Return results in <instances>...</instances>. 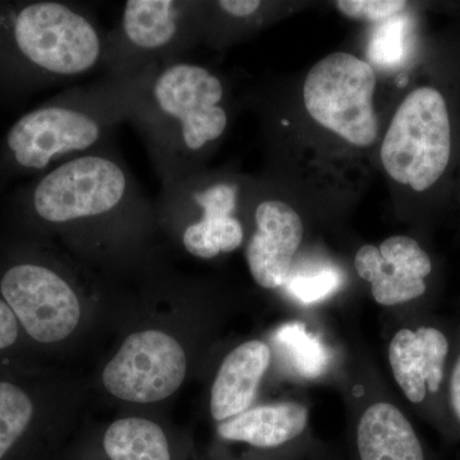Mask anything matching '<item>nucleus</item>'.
<instances>
[{"label":"nucleus","mask_w":460,"mask_h":460,"mask_svg":"<svg viewBox=\"0 0 460 460\" xmlns=\"http://www.w3.org/2000/svg\"><path fill=\"white\" fill-rule=\"evenodd\" d=\"M11 201L26 226L65 234L80 246L133 244L157 224L155 204L115 142L33 178Z\"/></svg>","instance_id":"1"},{"label":"nucleus","mask_w":460,"mask_h":460,"mask_svg":"<svg viewBox=\"0 0 460 460\" xmlns=\"http://www.w3.org/2000/svg\"><path fill=\"white\" fill-rule=\"evenodd\" d=\"M142 75H104L18 118L0 144V189L113 144L118 127L131 118Z\"/></svg>","instance_id":"2"},{"label":"nucleus","mask_w":460,"mask_h":460,"mask_svg":"<svg viewBox=\"0 0 460 460\" xmlns=\"http://www.w3.org/2000/svg\"><path fill=\"white\" fill-rule=\"evenodd\" d=\"M105 36L84 3L0 2V95L22 98L102 68Z\"/></svg>","instance_id":"3"},{"label":"nucleus","mask_w":460,"mask_h":460,"mask_svg":"<svg viewBox=\"0 0 460 460\" xmlns=\"http://www.w3.org/2000/svg\"><path fill=\"white\" fill-rule=\"evenodd\" d=\"M224 81L178 60L142 75L128 122L141 136L162 184L199 171L229 124Z\"/></svg>","instance_id":"4"},{"label":"nucleus","mask_w":460,"mask_h":460,"mask_svg":"<svg viewBox=\"0 0 460 460\" xmlns=\"http://www.w3.org/2000/svg\"><path fill=\"white\" fill-rule=\"evenodd\" d=\"M202 5L180 0H129L105 36V75L132 78L181 60L198 35Z\"/></svg>","instance_id":"5"},{"label":"nucleus","mask_w":460,"mask_h":460,"mask_svg":"<svg viewBox=\"0 0 460 460\" xmlns=\"http://www.w3.org/2000/svg\"><path fill=\"white\" fill-rule=\"evenodd\" d=\"M239 201L237 181L196 171L162 184L154 204L157 223L172 232L178 229L181 246L190 255L213 260L243 243Z\"/></svg>","instance_id":"6"},{"label":"nucleus","mask_w":460,"mask_h":460,"mask_svg":"<svg viewBox=\"0 0 460 460\" xmlns=\"http://www.w3.org/2000/svg\"><path fill=\"white\" fill-rule=\"evenodd\" d=\"M452 155V126L443 93L434 87L411 91L396 109L381 145L390 177L416 192L443 177Z\"/></svg>","instance_id":"7"},{"label":"nucleus","mask_w":460,"mask_h":460,"mask_svg":"<svg viewBox=\"0 0 460 460\" xmlns=\"http://www.w3.org/2000/svg\"><path fill=\"white\" fill-rule=\"evenodd\" d=\"M376 83L365 60L349 53L329 54L305 77V107L314 122L353 146H372L378 136Z\"/></svg>","instance_id":"8"},{"label":"nucleus","mask_w":460,"mask_h":460,"mask_svg":"<svg viewBox=\"0 0 460 460\" xmlns=\"http://www.w3.org/2000/svg\"><path fill=\"white\" fill-rule=\"evenodd\" d=\"M0 296L26 334L54 344L74 334L80 323V296L62 269L33 257H18L0 271Z\"/></svg>","instance_id":"9"},{"label":"nucleus","mask_w":460,"mask_h":460,"mask_svg":"<svg viewBox=\"0 0 460 460\" xmlns=\"http://www.w3.org/2000/svg\"><path fill=\"white\" fill-rule=\"evenodd\" d=\"M186 374V353L177 339L160 330H145L124 341L102 378L115 398L148 404L174 394Z\"/></svg>","instance_id":"10"},{"label":"nucleus","mask_w":460,"mask_h":460,"mask_svg":"<svg viewBox=\"0 0 460 460\" xmlns=\"http://www.w3.org/2000/svg\"><path fill=\"white\" fill-rule=\"evenodd\" d=\"M354 268L363 280L371 283L372 296L378 305H395L423 296L432 263L416 239L395 235L380 247L359 248Z\"/></svg>","instance_id":"11"},{"label":"nucleus","mask_w":460,"mask_h":460,"mask_svg":"<svg viewBox=\"0 0 460 460\" xmlns=\"http://www.w3.org/2000/svg\"><path fill=\"white\" fill-rule=\"evenodd\" d=\"M256 229L248 242L247 262L253 280L265 289L286 286L305 226L301 217L280 199H263L256 206Z\"/></svg>","instance_id":"12"},{"label":"nucleus","mask_w":460,"mask_h":460,"mask_svg":"<svg viewBox=\"0 0 460 460\" xmlns=\"http://www.w3.org/2000/svg\"><path fill=\"white\" fill-rule=\"evenodd\" d=\"M449 350L443 332L434 328L399 330L389 344V361L402 393L411 402L425 401L428 390L438 393Z\"/></svg>","instance_id":"13"},{"label":"nucleus","mask_w":460,"mask_h":460,"mask_svg":"<svg viewBox=\"0 0 460 460\" xmlns=\"http://www.w3.org/2000/svg\"><path fill=\"white\" fill-rule=\"evenodd\" d=\"M270 361V348L260 341L238 345L226 356L211 387L210 408L215 420L223 422L250 408Z\"/></svg>","instance_id":"14"},{"label":"nucleus","mask_w":460,"mask_h":460,"mask_svg":"<svg viewBox=\"0 0 460 460\" xmlns=\"http://www.w3.org/2000/svg\"><path fill=\"white\" fill-rule=\"evenodd\" d=\"M308 411L296 402L260 405L223 420L217 434L224 440L246 443L257 449H278L304 434Z\"/></svg>","instance_id":"15"},{"label":"nucleus","mask_w":460,"mask_h":460,"mask_svg":"<svg viewBox=\"0 0 460 460\" xmlns=\"http://www.w3.org/2000/svg\"><path fill=\"white\" fill-rule=\"evenodd\" d=\"M356 447L358 460H425L410 420L389 402H376L362 414Z\"/></svg>","instance_id":"16"},{"label":"nucleus","mask_w":460,"mask_h":460,"mask_svg":"<svg viewBox=\"0 0 460 460\" xmlns=\"http://www.w3.org/2000/svg\"><path fill=\"white\" fill-rule=\"evenodd\" d=\"M104 449L111 460H172L162 428L138 417L111 423L105 432Z\"/></svg>","instance_id":"17"},{"label":"nucleus","mask_w":460,"mask_h":460,"mask_svg":"<svg viewBox=\"0 0 460 460\" xmlns=\"http://www.w3.org/2000/svg\"><path fill=\"white\" fill-rule=\"evenodd\" d=\"M275 341L301 376L314 378L328 367V350L301 323H288L281 326L275 334Z\"/></svg>","instance_id":"18"},{"label":"nucleus","mask_w":460,"mask_h":460,"mask_svg":"<svg viewBox=\"0 0 460 460\" xmlns=\"http://www.w3.org/2000/svg\"><path fill=\"white\" fill-rule=\"evenodd\" d=\"M33 411L32 399L22 387L0 381V459L25 434Z\"/></svg>","instance_id":"19"},{"label":"nucleus","mask_w":460,"mask_h":460,"mask_svg":"<svg viewBox=\"0 0 460 460\" xmlns=\"http://www.w3.org/2000/svg\"><path fill=\"white\" fill-rule=\"evenodd\" d=\"M339 283L341 279L338 272L332 270H321L311 275L289 277L287 281L289 292L304 304H314L326 298L338 289Z\"/></svg>","instance_id":"20"},{"label":"nucleus","mask_w":460,"mask_h":460,"mask_svg":"<svg viewBox=\"0 0 460 460\" xmlns=\"http://www.w3.org/2000/svg\"><path fill=\"white\" fill-rule=\"evenodd\" d=\"M335 5L343 16L352 20L381 21L402 13L408 3L402 0H339Z\"/></svg>","instance_id":"21"},{"label":"nucleus","mask_w":460,"mask_h":460,"mask_svg":"<svg viewBox=\"0 0 460 460\" xmlns=\"http://www.w3.org/2000/svg\"><path fill=\"white\" fill-rule=\"evenodd\" d=\"M20 323L7 302L0 296V352L16 344Z\"/></svg>","instance_id":"22"},{"label":"nucleus","mask_w":460,"mask_h":460,"mask_svg":"<svg viewBox=\"0 0 460 460\" xmlns=\"http://www.w3.org/2000/svg\"><path fill=\"white\" fill-rule=\"evenodd\" d=\"M214 4L228 16L251 17L259 13L262 3L259 0H220Z\"/></svg>","instance_id":"23"},{"label":"nucleus","mask_w":460,"mask_h":460,"mask_svg":"<svg viewBox=\"0 0 460 460\" xmlns=\"http://www.w3.org/2000/svg\"><path fill=\"white\" fill-rule=\"evenodd\" d=\"M450 399H452L453 410L460 420V356L454 368L452 384H450Z\"/></svg>","instance_id":"24"}]
</instances>
